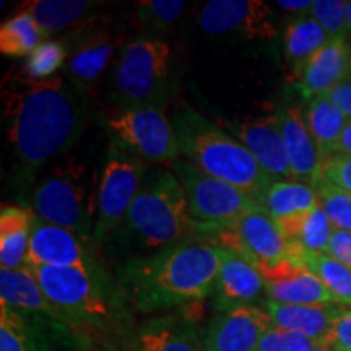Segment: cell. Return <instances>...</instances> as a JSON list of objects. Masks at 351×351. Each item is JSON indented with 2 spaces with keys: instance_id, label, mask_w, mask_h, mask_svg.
<instances>
[{
  "instance_id": "obj_1",
  "label": "cell",
  "mask_w": 351,
  "mask_h": 351,
  "mask_svg": "<svg viewBox=\"0 0 351 351\" xmlns=\"http://www.w3.org/2000/svg\"><path fill=\"white\" fill-rule=\"evenodd\" d=\"M3 124L20 178H34L44 166L75 148L88 119L86 93L67 77L33 80L19 67L0 83Z\"/></svg>"
},
{
  "instance_id": "obj_2",
  "label": "cell",
  "mask_w": 351,
  "mask_h": 351,
  "mask_svg": "<svg viewBox=\"0 0 351 351\" xmlns=\"http://www.w3.org/2000/svg\"><path fill=\"white\" fill-rule=\"evenodd\" d=\"M223 247L207 238H191L165 251L132 257L117 267V283L132 309L166 313L213 293Z\"/></svg>"
},
{
  "instance_id": "obj_3",
  "label": "cell",
  "mask_w": 351,
  "mask_h": 351,
  "mask_svg": "<svg viewBox=\"0 0 351 351\" xmlns=\"http://www.w3.org/2000/svg\"><path fill=\"white\" fill-rule=\"evenodd\" d=\"M173 125L182 158L208 176L241 189L261 204L274 181L238 138L187 104L176 112Z\"/></svg>"
},
{
  "instance_id": "obj_4",
  "label": "cell",
  "mask_w": 351,
  "mask_h": 351,
  "mask_svg": "<svg viewBox=\"0 0 351 351\" xmlns=\"http://www.w3.org/2000/svg\"><path fill=\"white\" fill-rule=\"evenodd\" d=\"M52 304L78 327L101 333H124L132 327L130 306L108 271L77 269H29Z\"/></svg>"
},
{
  "instance_id": "obj_5",
  "label": "cell",
  "mask_w": 351,
  "mask_h": 351,
  "mask_svg": "<svg viewBox=\"0 0 351 351\" xmlns=\"http://www.w3.org/2000/svg\"><path fill=\"white\" fill-rule=\"evenodd\" d=\"M116 234L130 238L152 254L195 238L197 225L186 192L173 171L158 169L145 176L142 189Z\"/></svg>"
},
{
  "instance_id": "obj_6",
  "label": "cell",
  "mask_w": 351,
  "mask_h": 351,
  "mask_svg": "<svg viewBox=\"0 0 351 351\" xmlns=\"http://www.w3.org/2000/svg\"><path fill=\"white\" fill-rule=\"evenodd\" d=\"M98 189L99 178L95 168L75 156L65 158L34 187L32 212L91 245L98 215Z\"/></svg>"
},
{
  "instance_id": "obj_7",
  "label": "cell",
  "mask_w": 351,
  "mask_h": 351,
  "mask_svg": "<svg viewBox=\"0 0 351 351\" xmlns=\"http://www.w3.org/2000/svg\"><path fill=\"white\" fill-rule=\"evenodd\" d=\"M171 57V46L161 39L138 38L122 46L112 86L124 108L161 106L169 83Z\"/></svg>"
},
{
  "instance_id": "obj_8",
  "label": "cell",
  "mask_w": 351,
  "mask_h": 351,
  "mask_svg": "<svg viewBox=\"0 0 351 351\" xmlns=\"http://www.w3.org/2000/svg\"><path fill=\"white\" fill-rule=\"evenodd\" d=\"M147 176V163L117 143L109 142L99 173L98 215L91 247H103L119 231Z\"/></svg>"
},
{
  "instance_id": "obj_9",
  "label": "cell",
  "mask_w": 351,
  "mask_h": 351,
  "mask_svg": "<svg viewBox=\"0 0 351 351\" xmlns=\"http://www.w3.org/2000/svg\"><path fill=\"white\" fill-rule=\"evenodd\" d=\"M169 169L186 192L189 210L197 225V236L230 225L251 210L262 207L254 197L204 173L186 158L181 156L169 163Z\"/></svg>"
},
{
  "instance_id": "obj_10",
  "label": "cell",
  "mask_w": 351,
  "mask_h": 351,
  "mask_svg": "<svg viewBox=\"0 0 351 351\" xmlns=\"http://www.w3.org/2000/svg\"><path fill=\"white\" fill-rule=\"evenodd\" d=\"M109 142L117 143L145 163H173L181 158L173 119L161 106L122 108L104 121Z\"/></svg>"
},
{
  "instance_id": "obj_11",
  "label": "cell",
  "mask_w": 351,
  "mask_h": 351,
  "mask_svg": "<svg viewBox=\"0 0 351 351\" xmlns=\"http://www.w3.org/2000/svg\"><path fill=\"white\" fill-rule=\"evenodd\" d=\"M200 238L239 252L257 267L291 258V245L275 219L262 207L251 210L230 225L202 232Z\"/></svg>"
},
{
  "instance_id": "obj_12",
  "label": "cell",
  "mask_w": 351,
  "mask_h": 351,
  "mask_svg": "<svg viewBox=\"0 0 351 351\" xmlns=\"http://www.w3.org/2000/svg\"><path fill=\"white\" fill-rule=\"evenodd\" d=\"M25 267H51V269H77L90 274L108 271L95 258L91 245L60 226L49 225L34 215L32 238L26 252Z\"/></svg>"
},
{
  "instance_id": "obj_13",
  "label": "cell",
  "mask_w": 351,
  "mask_h": 351,
  "mask_svg": "<svg viewBox=\"0 0 351 351\" xmlns=\"http://www.w3.org/2000/svg\"><path fill=\"white\" fill-rule=\"evenodd\" d=\"M83 330L72 322L33 319L0 304V351H59V346L77 351Z\"/></svg>"
},
{
  "instance_id": "obj_14",
  "label": "cell",
  "mask_w": 351,
  "mask_h": 351,
  "mask_svg": "<svg viewBox=\"0 0 351 351\" xmlns=\"http://www.w3.org/2000/svg\"><path fill=\"white\" fill-rule=\"evenodd\" d=\"M219 125L247 148L271 181H293L278 114L254 119H226L219 121Z\"/></svg>"
},
{
  "instance_id": "obj_15",
  "label": "cell",
  "mask_w": 351,
  "mask_h": 351,
  "mask_svg": "<svg viewBox=\"0 0 351 351\" xmlns=\"http://www.w3.org/2000/svg\"><path fill=\"white\" fill-rule=\"evenodd\" d=\"M271 327L265 306H245L218 313L202 333L204 351H257Z\"/></svg>"
},
{
  "instance_id": "obj_16",
  "label": "cell",
  "mask_w": 351,
  "mask_h": 351,
  "mask_svg": "<svg viewBox=\"0 0 351 351\" xmlns=\"http://www.w3.org/2000/svg\"><path fill=\"white\" fill-rule=\"evenodd\" d=\"M111 351H204L202 333L184 314H166L130 327Z\"/></svg>"
},
{
  "instance_id": "obj_17",
  "label": "cell",
  "mask_w": 351,
  "mask_h": 351,
  "mask_svg": "<svg viewBox=\"0 0 351 351\" xmlns=\"http://www.w3.org/2000/svg\"><path fill=\"white\" fill-rule=\"evenodd\" d=\"M199 23L210 34H239L247 39L275 36L271 10L261 0H212L200 10Z\"/></svg>"
},
{
  "instance_id": "obj_18",
  "label": "cell",
  "mask_w": 351,
  "mask_h": 351,
  "mask_svg": "<svg viewBox=\"0 0 351 351\" xmlns=\"http://www.w3.org/2000/svg\"><path fill=\"white\" fill-rule=\"evenodd\" d=\"M265 283V295L282 304H337L313 271L293 258L258 267Z\"/></svg>"
},
{
  "instance_id": "obj_19",
  "label": "cell",
  "mask_w": 351,
  "mask_h": 351,
  "mask_svg": "<svg viewBox=\"0 0 351 351\" xmlns=\"http://www.w3.org/2000/svg\"><path fill=\"white\" fill-rule=\"evenodd\" d=\"M212 295L217 313L258 306L262 296L265 295V283L256 263L239 252L223 247L221 269Z\"/></svg>"
},
{
  "instance_id": "obj_20",
  "label": "cell",
  "mask_w": 351,
  "mask_h": 351,
  "mask_svg": "<svg viewBox=\"0 0 351 351\" xmlns=\"http://www.w3.org/2000/svg\"><path fill=\"white\" fill-rule=\"evenodd\" d=\"M122 34L109 28L88 32L67 59L65 77L86 93L88 88L93 86L106 72L116 52L122 49Z\"/></svg>"
},
{
  "instance_id": "obj_21",
  "label": "cell",
  "mask_w": 351,
  "mask_h": 351,
  "mask_svg": "<svg viewBox=\"0 0 351 351\" xmlns=\"http://www.w3.org/2000/svg\"><path fill=\"white\" fill-rule=\"evenodd\" d=\"M278 119L293 181L313 187L320 179L324 160L307 129L304 111L298 106L285 108L278 112Z\"/></svg>"
},
{
  "instance_id": "obj_22",
  "label": "cell",
  "mask_w": 351,
  "mask_h": 351,
  "mask_svg": "<svg viewBox=\"0 0 351 351\" xmlns=\"http://www.w3.org/2000/svg\"><path fill=\"white\" fill-rule=\"evenodd\" d=\"M350 57L351 46L346 38H328L301 70L295 83L296 90L307 101L327 95L350 75Z\"/></svg>"
},
{
  "instance_id": "obj_23",
  "label": "cell",
  "mask_w": 351,
  "mask_h": 351,
  "mask_svg": "<svg viewBox=\"0 0 351 351\" xmlns=\"http://www.w3.org/2000/svg\"><path fill=\"white\" fill-rule=\"evenodd\" d=\"M0 304L33 319L72 322L47 300L41 285L28 267L16 270L0 269Z\"/></svg>"
},
{
  "instance_id": "obj_24",
  "label": "cell",
  "mask_w": 351,
  "mask_h": 351,
  "mask_svg": "<svg viewBox=\"0 0 351 351\" xmlns=\"http://www.w3.org/2000/svg\"><path fill=\"white\" fill-rule=\"evenodd\" d=\"M271 326L283 330L300 333L319 343H326L333 324L343 313L339 304H282L267 300Z\"/></svg>"
},
{
  "instance_id": "obj_25",
  "label": "cell",
  "mask_w": 351,
  "mask_h": 351,
  "mask_svg": "<svg viewBox=\"0 0 351 351\" xmlns=\"http://www.w3.org/2000/svg\"><path fill=\"white\" fill-rule=\"evenodd\" d=\"M276 225L291 245L293 261H300L302 254H327L328 243L335 231L319 205L298 217L276 219Z\"/></svg>"
},
{
  "instance_id": "obj_26",
  "label": "cell",
  "mask_w": 351,
  "mask_h": 351,
  "mask_svg": "<svg viewBox=\"0 0 351 351\" xmlns=\"http://www.w3.org/2000/svg\"><path fill=\"white\" fill-rule=\"evenodd\" d=\"M34 213L16 205H3L0 212V269L25 267Z\"/></svg>"
},
{
  "instance_id": "obj_27",
  "label": "cell",
  "mask_w": 351,
  "mask_h": 351,
  "mask_svg": "<svg viewBox=\"0 0 351 351\" xmlns=\"http://www.w3.org/2000/svg\"><path fill=\"white\" fill-rule=\"evenodd\" d=\"M304 119L322 160L333 156L348 117L327 95H320L307 101Z\"/></svg>"
},
{
  "instance_id": "obj_28",
  "label": "cell",
  "mask_w": 351,
  "mask_h": 351,
  "mask_svg": "<svg viewBox=\"0 0 351 351\" xmlns=\"http://www.w3.org/2000/svg\"><path fill=\"white\" fill-rule=\"evenodd\" d=\"M99 5V2L88 0H28L20 3L19 12L32 15L44 38H47L85 19L88 13Z\"/></svg>"
},
{
  "instance_id": "obj_29",
  "label": "cell",
  "mask_w": 351,
  "mask_h": 351,
  "mask_svg": "<svg viewBox=\"0 0 351 351\" xmlns=\"http://www.w3.org/2000/svg\"><path fill=\"white\" fill-rule=\"evenodd\" d=\"M328 41V34L311 15H301L287 26L283 38L285 59L295 80L301 70L320 47Z\"/></svg>"
},
{
  "instance_id": "obj_30",
  "label": "cell",
  "mask_w": 351,
  "mask_h": 351,
  "mask_svg": "<svg viewBox=\"0 0 351 351\" xmlns=\"http://www.w3.org/2000/svg\"><path fill=\"white\" fill-rule=\"evenodd\" d=\"M262 208L275 219L298 217L317 207V195L311 186L296 181H276L261 199Z\"/></svg>"
},
{
  "instance_id": "obj_31",
  "label": "cell",
  "mask_w": 351,
  "mask_h": 351,
  "mask_svg": "<svg viewBox=\"0 0 351 351\" xmlns=\"http://www.w3.org/2000/svg\"><path fill=\"white\" fill-rule=\"evenodd\" d=\"M43 41L46 39L38 23L25 12H16L0 26V52L3 56L26 59Z\"/></svg>"
},
{
  "instance_id": "obj_32",
  "label": "cell",
  "mask_w": 351,
  "mask_h": 351,
  "mask_svg": "<svg viewBox=\"0 0 351 351\" xmlns=\"http://www.w3.org/2000/svg\"><path fill=\"white\" fill-rule=\"evenodd\" d=\"M322 282L339 306H351V269L327 254H302L300 261Z\"/></svg>"
},
{
  "instance_id": "obj_33",
  "label": "cell",
  "mask_w": 351,
  "mask_h": 351,
  "mask_svg": "<svg viewBox=\"0 0 351 351\" xmlns=\"http://www.w3.org/2000/svg\"><path fill=\"white\" fill-rule=\"evenodd\" d=\"M65 59H67V51L64 44L46 39L26 57L19 69L23 75L33 80H47L57 77L56 73L64 67Z\"/></svg>"
},
{
  "instance_id": "obj_34",
  "label": "cell",
  "mask_w": 351,
  "mask_h": 351,
  "mask_svg": "<svg viewBox=\"0 0 351 351\" xmlns=\"http://www.w3.org/2000/svg\"><path fill=\"white\" fill-rule=\"evenodd\" d=\"M313 189L319 207L326 212L335 230L351 231V194L320 178Z\"/></svg>"
},
{
  "instance_id": "obj_35",
  "label": "cell",
  "mask_w": 351,
  "mask_h": 351,
  "mask_svg": "<svg viewBox=\"0 0 351 351\" xmlns=\"http://www.w3.org/2000/svg\"><path fill=\"white\" fill-rule=\"evenodd\" d=\"M184 10L186 2L182 0H138L135 3L140 23L156 32H165L173 26Z\"/></svg>"
},
{
  "instance_id": "obj_36",
  "label": "cell",
  "mask_w": 351,
  "mask_h": 351,
  "mask_svg": "<svg viewBox=\"0 0 351 351\" xmlns=\"http://www.w3.org/2000/svg\"><path fill=\"white\" fill-rule=\"evenodd\" d=\"M346 7L345 0H315L309 15L322 26L328 38L346 36Z\"/></svg>"
},
{
  "instance_id": "obj_37",
  "label": "cell",
  "mask_w": 351,
  "mask_h": 351,
  "mask_svg": "<svg viewBox=\"0 0 351 351\" xmlns=\"http://www.w3.org/2000/svg\"><path fill=\"white\" fill-rule=\"evenodd\" d=\"M315 345H319V341L271 326L262 337L257 351H307Z\"/></svg>"
},
{
  "instance_id": "obj_38",
  "label": "cell",
  "mask_w": 351,
  "mask_h": 351,
  "mask_svg": "<svg viewBox=\"0 0 351 351\" xmlns=\"http://www.w3.org/2000/svg\"><path fill=\"white\" fill-rule=\"evenodd\" d=\"M320 178L351 194V156H330L324 160Z\"/></svg>"
},
{
  "instance_id": "obj_39",
  "label": "cell",
  "mask_w": 351,
  "mask_h": 351,
  "mask_svg": "<svg viewBox=\"0 0 351 351\" xmlns=\"http://www.w3.org/2000/svg\"><path fill=\"white\" fill-rule=\"evenodd\" d=\"M326 345L333 351H351V311L343 309L328 333Z\"/></svg>"
},
{
  "instance_id": "obj_40",
  "label": "cell",
  "mask_w": 351,
  "mask_h": 351,
  "mask_svg": "<svg viewBox=\"0 0 351 351\" xmlns=\"http://www.w3.org/2000/svg\"><path fill=\"white\" fill-rule=\"evenodd\" d=\"M327 256L345 263L351 269V231L335 230L327 247Z\"/></svg>"
},
{
  "instance_id": "obj_41",
  "label": "cell",
  "mask_w": 351,
  "mask_h": 351,
  "mask_svg": "<svg viewBox=\"0 0 351 351\" xmlns=\"http://www.w3.org/2000/svg\"><path fill=\"white\" fill-rule=\"evenodd\" d=\"M327 96L340 108V111L348 119H351V73L343 82H340L335 88H332Z\"/></svg>"
},
{
  "instance_id": "obj_42",
  "label": "cell",
  "mask_w": 351,
  "mask_h": 351,
  "mask_svg": "<svg viewBox=\"0 0 351 351\" xmlns=\"http://www.w3.org/2000/svg\"><path fill=\"white\" fill-rule=\"evenodd\" d=\"M333 156H351V119L346 124L345 130L341 132V137L337 145Z\"/></svg>"
},
{
  "instance_id": "obj_43",
  "label": "cell",
  "mask_w": 351,
  "mask_h": 351,
  "mask_svg": "<svg viewBox=\"0 0 351 351\" xmlns=\"http://www.w3.org/2000/svg\"><path fill=\"white\" fill-rule=\"evenodd\" d=\"M276 5L282 8V10L301 13L309 12L311 7H313V2L311 0H282V2H276Z\"/></svg>"
},
{
  "instance_id": "obj_44",
  "label": "cell",
  "mask_w": 351,
  "mask_h": 351,
  "mask_svg": "<svg viewBox=\"0 0 351 351\" xmlns=\"http://www.w3.org/2000/svg\"><path fill=\"white\" fill-rule=\"evenodd\" d=\"M351 33V2L346 7V34Z\"/></svg>"
},
{
  "instance_id": "obj_45",
  "label": "cell",
  "mask_w": 351,
  "mask_h": 351,
  "mask_svg": "<svg viewBox=\"0 0 351 351\" xmlns=\"http://www.w3.org/2000/svg\"><path fill=\"white\" fill-rule=\"evenodd\" d=\"M307 351H333L330 346H327L326 343H319V345H315V346H313V348H309Z\"/></svg>"
},
{
  "instance_id": "obj_46",
  "label": "cell",
  "mask_w": 351,
  "mask_h": 351,
  "mask_svg": "<svg viewBox=\"0 0 351 351\" xmlns=\"http://www.w3.org/2000/svg\"><path fill=\"white\" fill-rule=\"evenodd\" d=\"M350 73H351V57H350Z\"/></svg>"
}]
</instances>
